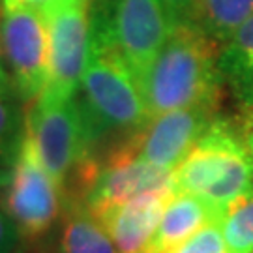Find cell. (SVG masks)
<instances>
[{"instance_id": "cell-1", "label": "cell", "mask_w": 253, "mask_h": 253, "mask_svg": "<svg viewBox=\"0 0 253 253\" xmlns=\"http://www.w3.org/2000/svg\"><path fill=\"white\" fill-rule=\"evenodd\" d=\"M219 47L193 23L174 28L139 79L148 118L174 109L217 105L221 88Z\"/></svg>"}, {"instance_id": "cell-2", "label": "cell", "mask_w": 253, "mask_h": 253, "mask_svg": "<svg viewBox=\"0 0 253 253\" xmlns=\"http://www.w3.org/2000/svg\"><path fill=\"white\" fill-rule=\"evenodd\" d=\"M75 98L94 143L105 135H131L148 122L139 77L107 38L94 28Z\"/></svg>"}, {"instance_id": "cell-3", "label": "cell", "mask_w": 253, "mask_h": 253, "mask_svg": "<svg viewBox=\"0 0 253 253\" xmlns=\"http://www.w3.org/2000/svg\"><path fill=\"white\" fill-rule=\"evenodd\" d=\"M174 191L191 193L225 208L253 190V158L242 133L214 120L172 171Z\"/></svg>"}, {"instance_id": "cell-4", "label": "cell", "mask_w": 253, "mask_h": 253, "mask_svg": "<svg viewBox=\"0 0 253 253\" xmlns=\"http://www.w3.org/2000/svg\"><path fill=\"white\" fill-rule=\"evenodd\" d=\"M23 131L38 160L62 191L83 165L92 160L94 139L75 96L40 94L27 105Z\"/></svg>"}, {"instance_id": "cell-5", "label": "cell", "mask_w": 253, "mask_h": 253, "mask_svg": "<svg viewBox=\"0 0 253 253\" xmlns=\"http://www.w3.org/2000/svg\"><path fill=\"white\" fill-rule=\"evenodd\" d=\"M176 27L163 0H107L98 11L92 8V28L107 38L139 79Z\"/></svg>"}, {"instance_id": "cell-6", "label": "cell", "mask_w": 253, "mask_h": 253, "mask_svg": "<svg viewBox=\"0 0 253 253\" xmlns=\"http://www.w3.org/2000/svg\"><path fill=\"white\" fill-rule=\"evenodd\" d=\"M62 188L38 160L23 131L4 195V212L23 240L36 242L51 231L62 212Z\"/></svg>"}, {"instance_id": "cell-7", "label": "cell", "mask_w": 253, "mask_h": 253, "mask_svg": "<svg viewBox=\"0 0 253 253\" xmlns=\"http://www.w3.org/2000/svg\"><path fill=\"white\" fill-rule=\"evenodd\" d=\"M0 36L13 92L28 105L45 90L49 81V36L43 11L25 4L0 6Z\"/></svg>"}, {"instance_id": "cell-8", "label": "cell", "mask_w": 253, "mask_h": 253, "mask_svg": "<svg viewBox=\"0 0 253 253\" xmlns=\"http://www.w3.org/2000/svg\"><path fill=\"white\" fill-rule=\"evenodd\" d=\"M90 0H53L43 11L49 36V81L42 94L72 98L88 58Z\"/></svg>"}, {"instance_id": "cell-9", "label": "cell", "mask_w": 253, "mask_h": 253, "mask_svg": "<svg viewBox=\"0 0 253 253\" xmlns=\"http://www.w3.org/2000/svg\"><path fill=\"white\" fill-rule=\"evenodd\" d=\"M216 103H207L156 115L148 118V122L135 133L124 137L117 146L141 162L165 171H174V167L216 120Z\"/></svg>"}, {"instance_id": "cell-10", "label": "cell", "mask_w": 253, "mask_h": 253, "mask_svg": "<svg viewBox=\"0 0 253 253\" xmlns=\"http://www.w3.org/2000/svg\"><path fill=\"white\" fill-rule=\"evenodd\" d=\"M146 191H174L172 171L154 167L115 146L103 162H98L84 195L92 214L118 207Z\"/></svg>"}, {"instance_id": "cell-11", "label": "cell", "mask_w": 253, "mask_h": 253, "mask_svg": "<svg viewBox=\"0 0 253 253\" xmlns=\"http://www.w3.org/2000/svg\"><path fill=\"white\" fill-rule=\"evenodd\" d=\"M174 191H146L94 216L105 227L118 253H146L163 208Z\"/></svg>"}, {"instance_id": "cell-12", "label": "cell", "mask_w": 253, "mask_h": 253, "mask_svg": "<svg viewBox=\"0 0 253 253\" xmlns=\"http://www.w3.org/2000/svg\"><path fill=\"white\" fill-rule=\"evenodd\" d=\"M223 210L225 208L217 207L203 197L174 191L163 208L160 223L150 238L146 253H167L203 227L219 221Z\"/></svg>"}, {"instance_id": "cell-13", "label": "cell", "mask_w": 253, "mask_h": 253, "mask_svg": "<svg viewBox=\"0 0 253 253\" xmlns=\"http://www.w3.org/2000/svg\"><path fill=\"white\" fill-rule=\"evenodd\" d=\"M217 68L231 96L253 117V15L221 43Z\"/></svg>"}, {"instance_id": "cell-14", "label": "cell", "mask_w": 253, "mask_h": 253, "mask_svg": "<svg viewBox=\"0 0 253 253\" xmlns=\"http://www.w3.org/2000/svg\"><path fill=\"white\" fill-rule=\"evenodd\" d=\"M60 253H118L113 238L109 236L100 219L86 208L84 203L73 201L68 205L62 219Z\"/></svg>"}, {"instance_id": "cell-15", "label": "cell", "mask_w": 253, "mask_h": 253, "mask_svg": "<svg viewBox=\"0 0 253 253\" xmlns=\"http://www.w3.org/2000/svg\"><path fill=\"white\" fill-rule=\"evenodd\" d=\"M252 15L253 0H199L193 25L221 45Z\"/></svg>"}, {"instance_id": "cell-16", "label": "cell", "mask_w": 253, "mask_h": 253, "mask_svg": "<svg viewBox=\"0 0 253 253\" xmlns=\"http://www.w3.org/2000/svg\"><path fill=\"white\" fill-rule=\"evenodd\" d=\"M219 227L229 253H253V190L227 205Z\"/></svg>"}, {"instance_id": "cell-17", "label": "cell", "mask_w": 253, "mask_h": 253, "mask_svg": "<svg viewBox=\"0 0 253 253\" xmlns=\"http://www.w3.org/2000/svg\"><path fill=\"white\" fill-rule=\"evenodd\" d=\"M15 94L0 90V158H13L23 137Z\"/></svg>"}, {"instance_id": "cell-18", "label": "cell", "mask_w": 253, "mask_h": 253, "mask_svg": "<svg viewBox=\"0 0 253 253\" xmlns=\"http://www.w3.org/2000/svg\"><path fill=\"white\" fill-rule=\"evenodd\" d=\"M167 253H229L219 221L203 227L182 244L174 246Z\"/></svg>"}, {"instance_id": "cell-19", "label": "cell", "mask_w": 253, "mask_h": 253, "mask_svg": "<svg viewBox=\"0 0 253 253\" xmlns=\"http://www.w3.org/2000/svg\"><path fill=\"white\" fill-rule=\"evenodd\" d=\"M21 235L4 210H0V253H17Z\"/></svg>"}, {"instance_id": "cell-20", "label": "cell", "mask_w": 253, "mask_h": 253, "mask_svg": "<svg viewBox=\"0 0 253 253\" xmlns=\"http://www.w3.org/2000/svg\"><path fill=\"white\" fill-rule=\"evenodd\" d=\"M176 25L193 23V0H163Z\"/></svg>"}, {"instance_id": "cell-21", "label": "cell", "mask_w": 253, "mask_h": 253, "mask_svg": "<svg viewBox=\"0 0 253 253\" xmlns=\"http://www.w3.org/2000/svg\"><path fill=\"white\" fill-rule=\"evenodd\" d=\"M0 90L4 92H13V86H11V79H9L8 68H6V62H4V49H2V36H0Z\"/></svg>"}, {"instance_id": "cell-22", "label": "cell", "mask_w": 253, "mask_h": 253, "mask_svg": "<svg viewBox=\"0 0 253 253\" xmlns=\"http://www.w3.org/2000/svg\"><path fill=\"white\" fill-rule=\"evenodd\" d=\"M53 0H0V6H13V4H25L30 8L45 9Z\"/></svg>"}, {"instance_id": "cell-23", "label": "cell", "mask_w": 253, "mask_h": 253, "mask_svg": "<svg viewBox=\"0 0 253 253\" xmlns=\"http://www.w3.org/2000/svg\"><path fill=\"white\" fill-rule=\"evenodd\" d=\"M242 139H244L246 146H248V150H250V156L253 158V117L248 118V122H246L244 126H242Z\"/></svg>"}, {"instance_id": "cell-24", "label": "cell", "mask_w": 253, "mask_h": 253, "mask_svg": "<svg viewBox=\"0 0 253 253\" xmlns=\"http://www.w3.org/2000/svg\"><path fill=\"white\" fill-rule=\"evenodd\" d=\"M199 6V0H193V17H195V9Z\"/></svg>"}]
</instances>
